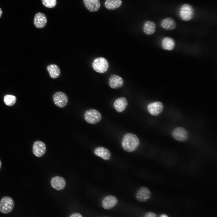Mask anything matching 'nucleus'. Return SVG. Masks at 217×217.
<instances>
[{
	"label": "nucleus",
	"mask_w": 217,
	"mask_h": 217,
	"mask_svg": "<svg viewBox=\"0 0 217 217\" xmlns=\"http://www.w3.org/2000/svg\"><path fill=\"white\" fill-rule=\"evenodd\" d=\"M69 217H83V216L81 214L76 212L72 213Z\"/></svg>",
	"instance_id": "obj_26"
},
{
	"label": "nucleus",
	"mask_w": 217,
	"mask_h": 217,
	"mask_svg": "<svg viewBox=\"0 0 217 217\" xmlns=\"http://www.w3.org/2000/svg\"><path fill=\"white\" fill-rule=\"evenodd\" d=\"M14 203L11 197L5 196L0 200V212L3 214H7L13 210Z\"/></svg>",
	"instance_id": "obj_5"
},
{
	"label": "nucleus",
	"mask_w": 217,
	"mask_h": 217,
	"mask_svg": "<svg viewBox=\"0 0 217 217\" xmlns=\"http://www.w3.org/2000/svg\"><path fill=\"white\" fill-rule=\"evenodd\" d=\"M160 26L163 29L167 30L174 29L176 26V23L172 17H168L163 19L160 23Z\"/></svg>",
	"instance_id": "obj_16"
},
{
	"label": "nucleus",
	"mask_w": 217,
	"mask_h": 217,
	"mask_svg": "<svg viewBox=\"0 0 217 217\" xmlns=\"http://www.w3.org/2000/svg\"><path fill=\"white\" fill-rule=\"evenodd\" d=\"M2 165V162H1V160H0V169L1 168V167Z\"/></svg>",
	"instance_id": "obj_29"
},
{
	"label": "nucleus",
	"mask_w": 217,
	"mask_h": 217,
	"mask_svg": "<svg viewBox=\"0 0 217 217\" xmlns=\"http://www.w3.org/2000/svg\"><path fill=\"white\" fill-rule=\"evenodd\" d=\"M159 217H168V216L165 214H162L160 215Z\"/></svg>",
	"instance_id": "obj_27"
},
{
	"label": "nucleus",
	"mask_w": 217,
	"mask_h": 217,
	"mask_svg": "<svg viewBox=\"0 0 217 217\" xmlns=\"http://www.w3.org/2000/svg\"><path fill=\"white\" fill-rule=\"evenodd\" d=\"M42 1L45 7L49 8L55 7L57 3L56 0H42Z\"/></svg>",
	"instance_id": "obj_24"
},
{
	"label": "nucleus",
	"mask_w": 217,
	"mask_h": 217,
	"mask_svg": "<svg viewBox=\"0 0 217 217\" xmlns=\"http://www.w3.org/2000/svg\"><path fill=\"white\" fill-rule=\"evenodd\" d=\"M156 29V25L154 22L151 20H148L144 24L143 30V32L146 34L150 35L154 33Z\"/></svg>",
	"instance_id": "obj_20"
},
{
	"label": "nucleus",
	"mask_w": 217,
	"mask_h": 217,
	"mask_svg": "<svg viewBox=\"0 0 217 217\" xmlns=\"http://www.w3.org/2000/svg\"><path fill=\"white\" fill-rule=\"evenodd\" d=\"M47 22V17L43 13L39 12L35 15L33 23L36 27L39 28H43L46 25Z\"/></svg>",
	"instance_id": "obj_14"
},
{
	"label": "nucleus",
	"mask_w": 217,
	"mask_h": 217,
	"mask_svg": "<svg viewBox=\"0 0 217 217\" xmlns=\"http://www.w3.org/2000/svg\"><path fill=\"white\" fill-rule=\"evenodd\" d=\"M118 202V200L116 197L110 195L103 198L102 202V205L104 209L108 210L115 206Z\"/></svg>",
	"instance_id": "obj_11"
},
{
	"label": "nucleus",
	"mask_w": 217,
	"mask_h": 217,
	"mask_svg": "<svg viewBox=\"0 0 217 217\" xmlns=\"http://www.w3.org/2000/svg\"><path fill=\"white\" fill-rule=\"evenodd\" d=\"M83 2L86 8L91 12L97 11L100 7V0H83Z\"/></svg>",
	"instance_id": "obj_18"
},
{
	"label": "nucleus",
	"mask_w": 217,
	"mask_h": 217,
	"mask_svg": "<svg viewBox=\"0 0 217 217\" xmlns=\"http://www.w3.org/2000/svg\"><path fill=\"white\" fill-rule=\"evenodd\" d=\"M92 66L96 72L103 73L108 70L109 64L106 59L104 57H100L96 58L93 60Z\"/></svg>",
	"instance_id": "obj_3"
},
{
	"label": "nucleus",
	"mask_w": 217,
	"mask_h": 217,
	"mask_svg": "<svg viewBox=\"0 0 217 217\" xmlns=\"http://www.w3.org/2000/svg\"><path fill=\"white\" fill-rule=\"evenodd\" d=\"M46 149L45 144L41 141H36L33 144V153L37 157H40L43 156L46 152Z\"/></svg>",
	"instance_id": "obj_9"
},
{
	"label": "nucleus",
	"mask_w": 217,
	"mask_h": 217,
	"mask_svg": "<svg viewBox=\"0 0 217 217\" xmlns=\"http://www.w3.org/2000/svg\"><path fill=\"white\" fill-rule=\"evenodd\" d=\"M4 100L5 103L6 105L8 106H12L15 103L16 98L14 96L7 95L4 96Z\"/></svg>",
	"instance_id": "obj_23"
},
{
	"label": "nucleus",
	"mask_w": 217,
	"mask_h": 217,
	"mask_svg": "<svg viewBox=\"0 0 217 217\" xmlns=\"http://www.w3.org/2000/svg\"><path fill=\"white\" fill-rule=\"evenodd\" d=\"M163 107L161 102L156 101L149 104L147 106V109L152 115L157 116L162 112Z\"/></svg>",
	"instance_id": "obj_10"
},
{
	"label": "nucleus",
	"mask_w": 217,
	"mask_h": 217,
	"mask_svg": "<svg viewBox=\"0 0 217 217\" xmlns=\"http://www.w3.org/2000/svg\"><path fill=\"white\" fill-rule=\"evenodd\" d=\"M66 184V181L64 178L60 176L54 177L51 181L52 187L58 190L63 189L65 186Z\"/></svg>",
	"instance_id": "obj_13"
},
{
	"label": "nucleus",
	"mask_w": 217,
	"mask_h": 217,
	"mask_svg": "<svg viewBox=\"0 0 217 217\" xmlns=\"http://www.w3.org/2000/svg\"><path fill=\"white\" fill-rule=\"evenodd\" d=\"M143 217H157L156 215L152 212H148L145 214Z\"/></svg>",
	"instance_id": "obj_25"
},
{
	"label": "nucleus",
	"mask_w": 217,
	"mask_h": 217,
	"mask_svg": "<svg viewBox=\"0 0 217 217\" xmlns=\"http://www.w3.org/2000/svg\"><path fill=\"white\" fill-rule=\"evenodd\" d=\"M194 14V9L189 4H184L180 8L179 15L181 20L184 21L190 20L193 18Z\"/></svg>",
	"instance_id": "obj_2"
},
{
	"label": "nucleus",
	"mask_w": 217,
	"mask_h": 217,
	"mask_svg": "<svg viewBox=\"0 0 217 217\" xmlns=\"http://www.w3.org/2000/svg\"><path fill=\"white\" fill-rule=\"evenodd\" d=\"M172 137L177 141L184 142L187 140L188 137V133L187 131L182 127L175 128L171 132Z\"/></svg>",
	"instance_id": "obj_8"
},
{
	"label": "nucleus",
	"mask_w": 217,
	"mask_h": 217,
	"mask_svg": "<svg viewBox=\"0 0 217 217\" xmlns=\"http://www.w3.org/2000/svg\"><path fill=\"white\" fill-rule=\"evenodd\" d=\"M53 102L57 107L63 108L68 104V98L66 94L62 91L56 92L53 95Z\"/></svg>",
	"instance_id": "obj_6"
},
{
	"label": "nucleus",
	"mask_w": 217,
	"mask_h": 217,
	"mask_svg": "<svg viewBox=\"0 0 217 217\" xmlns=\"http://www.w3.org/2000/svg\"><path fill=\"white\" fill-rule=\"evenodd\" d=\"M84 118L88 123L95 124L101 120L102 116L98 110L94 109H90L86 110L85 112Z\"/></svg>",
	"instance_id": "obj_4"
},
{
	"label": "nucleus",
	"mask_w": 217,
	"mask_h": 217,
	"mask_svg": "<svg viewBox=\"0 0 217 217\" xmlns=\"http://www.w3.org/2000/svg\"><path fill=\"white\" fill-rule=\"evenodd\" d=\"M128 102L126 99L124 97H119L114 102L113 106L115 110L118 112L124 111L127 107Z\"/></svg>",
	"instance_id": "obj_15"
},
{
	"label": "nucleus",
	"mask_w": 217,
	"mask_h": 217,
	"mask_svg": "<svg viewBox=\"0 0 217 217\" xmlns=\"http://www.w3.org/2000/svg\"><path fill=\"white\" fill-rule=\"evenodd\" d=\"M124 83L123 79L119 76L112 74L109 77L108 83L110 87L113 89H117L121 87Z\"/></svg>",
	"instance_id": "obj_12"
},
{
	"label": "nucleus",
	"mask_w": 217,
	"mask_h": 217,
	"mask_svg": "<svg viewBox=\"0 0 217 217\" xmlns=\"http://www.w3.org/2000/svg\"><path fill=\"white\" fill-rule=\"evenodd\" d=\"M161 47L164 50L171 51L173 50L175 45V40L171 37H165L161 41Z\"/></svg>",
	"instance_id": "obj_19"
},
{
	"label": "nucleus",
	"mask_w": 217,
	"mask_h": 217,
	"mask_svg": "<svg viewBox=\"0 0 217 217\" xmlns=\"http://www.w3.org/2000/svg\"><path fill=\"white\" fill-rule=\"evenodd\" d=\"M50 77L52 78L55 79L58 77L60 74V70L58 66L55 64H51L47 67Z\"/></svg>",
	"instance_id": "obj_21"
},
{
	"label": "nucleus",
	"mask_w": 217,
	"mask_h": 217,
	"mask_svg": "<svg viewBox=\"0 0 217 217\" xmlns=\"http://www.w3.org/2000/svg\"><path fill=\"white\" fill-rule=\"evenodd\" d=\"M2 14V9L0 8V18L1 17Z\"/></svg>",
	"instance_id": "obj_28"
},
{
	"label": "nucleus",
	"mask_w": 217,
	"mask_h": 217,
	"mask_svg": "<svg viewBox=\"0 0 217 217\" xmlns=\"http://www.w3.org/2000/svg\"><path fill=\"white\" fill-rule=\"evenodd\" d=\"M122 4V0H106L104 5L109 10H114L119 8Z\"/></svg>",
	"instance_id": "obj_22"
},
{
	"label": "nucleus",
	"mask_w": 217,
	"mask_h": 217,
	"mask_svg": "<svg viewBox=\"0 0 217 217\" xmlns=\"http://www.w3.org/2000/svg\"><path fill=\"white\" fill-rule=\"evenodd\" d=\"M151 196V192L149 189L146 187H140L135 194L136 200L141 202H145L148 201Z\"/></svg>",
	"instance_id": "obj_7"
},
{
	"label": "nucleus",
	"mask_w": 217,
	"mask_h": 217,
	"mask_svg": "<svg viewBox=\"0 0 217 217\" xmlns=\"http://www.w3.org/2000/svg\"><path fill=\"white\" fill-rule=\"evenodd\" d=\"M94 153L95 155L102 158L105 160L109 159L111 157V153L107 149L102 146L98 147L95 149Z\"/></svg>",
	"instance_id": "obj_17"
},
{
	"label": "nucleus",
	"mask_w": 217,
	"mask_h": 217,
	"mask_svg": "<svg viewBox=\"0 0 217 217\" xmlns=\"http://www.w3.org/2000/svg\"><path fill=\"white\" fill-rule=\"evenodd\" d=\"M140 143L139 139L137 136L131 133L125 134L121 141L123 149L129 153L135 151L138 147Z\"/></svg>",
	"instance_id": "obj_1"
}]
</instances>
